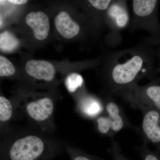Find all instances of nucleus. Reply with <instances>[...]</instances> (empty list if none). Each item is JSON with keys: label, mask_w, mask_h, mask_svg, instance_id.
Listing matches in <instances>:
<instances>
[{"label": "nucleus", "mask_w": 160, "mask_h": 160, "mask_svg": "<svg viewBox=\"0 0 160 160\" xmlns=\"http://www.w3.org/2000/svg\"><path fill=\"white\" fill-rule=\"evenodd\" d=\"M106 24L109 28V43H119L120 32L129 26L130 16L126 1H112L105 14Z\"/></svg>", "instance_id": "obj_4"}, {"label": "nucleus", "mask_w": 160, "mask_h": 160, "mask_svg": "<svg viewBox=\"0 0 160 160\" xmlns=\"http://www.w3.org/2000/svg\"><path fill=\"white\" fill-rule=\"evenodd\" d=\"M12 115V106L8 99L0 97V121L1 122L9 121Z\"/></svg>", "instance_id": "obj_14"}, {"label": "nucleus", "mask_w": 160, "mask_h": 160, "mask_svg": "<svg viewBox=\"0 0 160 160\" xmlns=\"http://www.w3.org/2000/svg\"><path fill=\"white\" fill-rule=\"evenodd\" d=\"M26 22L32 29L36 38L43 40L47 37L50 25L49 18L45 12L41 11L30 12L26 16Z\"/></svg>", "instance_id": "obj_8"}, {"label": "nucleus", "mask_w": 160, "mask_h": 160, "mask_svg": "<svg viewBox=\"0 0 160 160\" xmlns=\"http://www.w3.org/2000/svg\"><path fill=\"white\" fill-rule=\"evenodd\" d=\"M84 83L82 77L77 73H72L66 78V86L69 92H73L82 87Z\"/></svg>", "instance_id": "obj_15"}, {"label": "nucleus", "mask_w": 160, "mask_h": 160, "mask_svg": "<svg viewBox=\"0 0 160 160\" xmlns=\"http://www.w3.org/2000/svg\"><path fill=\"white\" fill-rule=\"evenodd\" d=\"M145 160H160L159 156L155 152H150L148 153L145 158Z\"/></svg>", "instance_id": "obj_18"}, {"label": "nucleus", "mask_w": 160, "mask_h": 160, "mask_svg": "<svg viewBox=\"0 0 160 160\" xmlns=\"http://www.w3.org/2000/svg\"><path fill=\"white\" fill-rule=\"evenodd\" d=\"M15 72V68L13 64L7 58L0 56V76H12Z\"/></svg>", "instance_id": "obj_16"}, {"label": "nucleus", "mask_w": 160, "mask_h": 160, "mask_svg": "<svg viewBox=\"0 0 160 160\" xmlns=\"http://www.w3.org/2000/svg\"><path fill=\"white\" fill-rule=\"evenodd\" d=\"M97 123L98 130L101 134H109L111 131L112 124L108 116L98 117Z\"/></svg>", "instance_id": "obj_17"}, {"label": "nucleus", "mask_w": 160, "mask_h": 160, "mask_svg": "<svg viewBox=\"0 0 160 160\" xmlns=\"http://www.w3.org/2000/svg\"><path fill=\"white\" fill-rule=\"evenodd\" d=\"M157 44L149 38L136 46L109 52L106 62V83L109 95H116L148 78L159 83L154 66Z\"/></svg>", "instance_id": "obj_1"}, {"label": "nucleus", "mask_w": 160, "mask_h": 160, "mask_svg": "<svg viewBox=\"0 0 160 160\" xmlns=\"http://www.w3.org/2000/svg\"><path fill=\"white\" fill-rule=\"evenodd\" d=\"M79 109L85 116L89 118L98 117L104 111V106L99 100L92 97H86L81 100Z\"/></svg>", "instance_id": "obj_12"}, {"label": "nucleus", "mask_w": 160, "mask_h": 160, "mask_svg": "<svg viewBox=\"0 0 160 160\" xmlns=\"http://www.w3.org/2000/svg\"><path fill=\"white\" fill-rule=\"evenodd\" d=\"M142 131L146 140L160 148V111L155 109H142Z\"/></svg>", "instance_id": "obj_6"}, {"label": "nucleus", "mask_w": 160, "mask_h": 160, "mask_svg": "<svg viewBox=\"0 0 160 160\" xmlns=\"http://www.w3.org/2000/svg\"><path fill=\"white\" fill-rule=\"evenodd\" d=\"M26 72L30 76L39 80L51 81L55 74V69L51 63L43 60H31L26 64Z\"/></svg>", "instance_id": "obj_9"}, {"label": "nucleus", "mask_w": 160, "mask_h": 160, "mask_svg": "<svg viewBox=\"0 0 160 160\" xmlns=\"http://www.w3.org/2000/svg\"><path fill=\"white\" fill-rule=\"evenodd\" d=\"M158 83L152 81L145 86L137 85L116 95L141 110L151 108L160 111V85Z\"/></svg>", "instance_id": "obj_3"}, {"label": "nucleus", "mask_w": 160, "mask_h": 160, "mask_svg": "<svg viewBox=\"0 0 160 160\" xmlns=\"http://www.w3.org/2000/svg\"><path fill=\"white\" fill-rule=\"evenodd\" d=\"M46 148L42 139L33 135L26 136L12 143L9 149V158L11 160H36Z\"/></svg>", "instance_id": "obj_5"}, {"label": "nucleus", "mask_w": 160, "mask_h": 160, "mask_svg": "<svg viewBox=\"0 0 160 160\" xmlns=\"http://www.w3.org/2000/svg\"><path fill=\"white\" fill-rule=\"evenodd\" d=\"M9 2L12 3L14 5H24L28 2L26 0H9L8 1Z\"/></svg>", "instance_id": "obj_20"}, {"label": "nucleus", "mask_w": 160, "mask_h": 160, "mask_svg": "<svg viewBox=\"0 0 160 160\" xmlns=\"http://www.w3.org/2000/svg\"><path fill=\"white\" fill-rule=\"evenodd\" d=\"M73 160H91L89 158L83 156H78L74 159Z\"/></svg>", "instance_id": "obj_21"}, {"label": "nucleus", "mask_w": 160, "mask_h": 160, "mask_svg": "<svg viewBox=\"0 0 160 160\" xmlns=\"http://www.w3.org/2000/svg\"><path fill=\"white\" fill-rule=\"evenodd\" d=\"M156 56L159 61V66L157 68L158 72L160 73V44H157Z\"/></svg>", "instance_id": "obj_19"}, {"label": "nucleus", "mask_w": 160, "mask_h": 160, "mask_svg": "<svg viewBox=\"0 0 160 160\" xmlns=\"http://www.w3.org/2000/svg\"><path fill=\"white\" fill-rule=\"evenodd\" d=\"M19 45V40L9 32L4 31L0 34V49L3 52H12Z\"/></svg>", "instance_id": "obj_13"}, {"label": "nucleus", "mask_w": 160, "mask_h": 160, "mask_svg": "<svg viewBox=\"0 0 160 160\" xmlns=\"http://www.w3.org/2000/svg\"><path fill=\"white\" fill-rule=\"evenodd\" d=\"M159 1L157 0L132 1V17L129 26L131 31L148 32L156 44L160 43V24L158 17Z\"/></svg>", "instance_id": "obj_2"}, {"label": "nucleus", "mask_w": 160, "mask_h": 160, "mask_svg": "<svg viewBox=\"0 0 160 160\" xmlns=\"http://www.w3.org/2000/svg\"><path fill=\"white\" fill-rule=\"evenodd\" d=\"M105 109L111 122V132H117L122 130L125 127V122L119 106L114 101L109 99Z\"/></svg>", "instance_id": "obj_11"}, {"label": "nucleus", "mask_w": 160, "mask_h": 160, "mask_svg": "<svg viewBox=\"0 0 160 160\" xmlns=\"http://www.w3.org/2000/svg\"><path fill=\"white\" fill-rule=\"evenodd\" d=\"M26 110L31 119L44 122L50 118L53 113L54 104L50 98H42L28 103Z\"/></svg>", "instance_id": "obj_7"}, {"label": "nucleus", "mask_w": 160, "mask_h": 160, "mask_svg": "<svg viewBox=\"0 0 160 160\" xmlns=\"http://www.w3.org/2000/svg\"><path fill=\"white\" fill-rule=\"evenodd\" d=\"M54 22L59 33L66 38H72L80 32L79 24L72 19L69 14L66 12H60L55 19Z\"/></svg>", "instance_id": "obj_10"}]
</instances>
